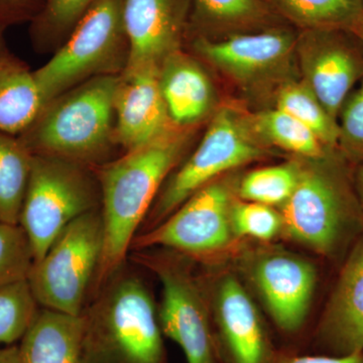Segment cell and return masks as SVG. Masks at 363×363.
Instances as JSON below:
<instances>
[{
  "label": "cell",
  "mask_w": 363,
  "mask_h": 363,
  "mask_svg": "<svg viewBox=\"0 0 363 363\" xmlns=\"http://www.w3.org/2000/svg\"><path fill=\"white\" fill-rule=\"evenodd\" d=\"M159 71L147 68L121 74L114 101L116 140L126 152L155 142L178 128L169 118Z\"/></svg>",
  "instance_id": "obj_16"
},
{
  "label": "cell",
  "mask_w": 363,
  "mask_h": 363,
  "mask_svg": "<svg viewBox=\"0 0 363 363\" xmlns=\"http://www.w3.org/2000/svg\"><path fill=\"white\" fill-rule=\"evenodd\" d=\"M338 149L352 164H363V79L344 102L338 116Z\"/></svg>",
  "instance_id": "obj_31"
},
{
  "label": "cell",
  "mask_w": 363,
  "mask_h": 363,
  "mask_svg": "<svg viewBox=\"0 0 363 363\" xmlns=\"http://www.w3.org/2000/svg\"><path fill=\"white\" fill-rule=\"evenodd\" d=\"M353 182L363 214V164H355L353 167Z\"/></svg>",
  "instance_id": "obj_35"
},
{
  "label": "cell",
  "mask_w": 363,
  "mask_h": 363,
  "mask_svg": "<svg viewBox=\"0 0 363 363\" xmlns=\"http://www.w3.org/2000/svg\"><path fill=\"white\" fill-rule=\"evenodd\" d=\"M35 259L20 224L0 222V286L28 281Z\"/></svg>",
  "instance_id": "obj_30"
},
{
  "label": "cell",
  "mask_w": 363,
  "mask_h": 363,
  "mask_svg": "<svg viewBox=\"0 0 363 363\" xmlns=\"http://www.w3.org/2000/svg\"><path fill=\"white\" fill-rule=\"evenodd\" d=\"M119 75L89 79L48 102L18 135L32 155L89 168L108 162L116 145L114 101Z\"/></svg>",
  "instance_id": "obj_4"
},
{
  "label": "cell",
  "mask_w": 363,
  "mask_h": 363,
  "mask_svg": "<svg viewBox=\"0 0 363 363\" xmlns=\"http://www.w3.org/2000/svg\"><path fill=\"white\" fill-rule=\"evenodd\" d=\"M45 0H0V23L6 26L33 20Z\"/></svg>",
  "instance_id": "obj_32"
},
{
  "label": "cell",
  "mask_w": 363,
  "mask_h": 363,
  "mask_svg": "<svg viewBox=\"0 0 363 363\" xmlns=\"http://www.w3.org/2000/svg\"><path fill=\"white\" fill-rule=\"evenodd\" d=\"M231 225L238 240L252 238L262 243L271 242L283 230L279 210L238 197L231 207Z\"/></svg>",
  "instance_id": "obj_29"
},
{
  "label": "cell",
  "mask_w": 363,
  "mask_h": 363,
  "mask_svg": "<svg viewBox=\"0 0 363 363\" xmlns=\"http://www.w3.org/2000/svg\"><path fill=\"white\" fill-rule=\"evenodd\" d=\"M274 363H363V353L333 357V355H301L290 351H278Z\"/></svg>",
  "instance_id": "obj_33"
},
{
  "label": "cell",
  "mask_w": 363,
  "mask_h": 363,
  "mask_svg": "<svg viewBox=\"0 0 363 363\" xmlns=\"http://www.w3.org/2000/svg\"><path fill=\"white\" fill-rule=\"evenodd\" d=\"M269 7L303 30H352L363 21L362 0H267Z\"/></svg>",
  "instance_id": "obj_21"
},
{
  "label": "cell",
  "mask_w": 363,
  "mask_h": 363,
  "mask_svg": "<svg viewBox=\"0 0 363 363\" xmlns=\"http://www.w3.org/2000/svg\"><path fill=\"white\" fill-rule=\"evenodd\" d=\"M0 363H21L18 343L0 345Z\"/></svg>",
  "instance_id": "obj_34"
},
{
  "label": "cell",
  "mask_w": 363,
  "mask_h": 363,
  "mask_svg": "<svg viewBox=\"0 0 363 363\" xmlns=\"http://www.w3.org/2000/svg\"><path fill=\"white\" fill-rule=\"evenodd\" d=\"M351 30H352L363 43V21H360V23Z\"/></svg>",
  "instance_id": "obj_36"
},
{
  "label": "cell",
  "mask_w": 363,
  "mask_h": 363,
  "mask_svg": "<svg viewBox=\"0 0 363 363\" xmlns=\"http://www.w3.org/2000/svg\"><path fill=\"white\" fill-rule=\"evenodd\" d=\"M160 85L169 118L177 128L201 121L214 104V88L202 67L180 50L162 62Z\"/></svg>",
  "instance_id": "obj_18"
},
{
  "label": "cell",
  "mask_w": 363,
  "mask_h": 363,
  "mask_svg": "<svg viewBox=\"0 0 363 363\" xmlns=\"http://www.w3.org/2000/svg\"><path fill=\"white\" fill-rule=\"evenodd\" d=\"M298 54L304 83L335 121L351 91L363 79V43L352 30H303Z\"/></svg>",
  "instance_id": "obj_13"
},
{
  "label": "cell",
  "mask_w": 363,
  "mask_h": 363,
  "mask_svg": "<svg viewBox=\"0 0 363 363\" xmlns=\"http://www.w3.org/2000/svg\"><path fill=\"white\" fill-rule=\"evenodd\" d=\"M313 343L317 354L363 353V233L348 250Z\"/></svg>",
  "instance_id": "obj_14"
},
{
  "label": "cell",
  "mask_w": 363,
  "mask_h": 363,
  "mask_svg": "<svg viewBox=\"0 0 363 363\" xmlns=\"http://www.w3.org/2000/svg\"><path fill=\"white\" fill-rule=\"evenodd\" d=\"M200 274L222 363H274L278 350L238 274L218 267Z\"/></svg>",
  "instance_id": "obj_12"
},
{
  "label": "cell",
  "mask_w": 363,
  "mask_h": 363,
  "mask_svg": "<svg viewBox=\"0 0 363 363\" xmlns=\"http://www.w3.org/2000/svg\"><path fill=\"white\" fill-rule=\"evenodd\" d=\"M98 208L101 190L95 169L33 155L18 224L30 240L35 262L72 221Z\"/></svg>",
  "instance_id": "obj_7"
},
{
  "label": "cell",
  "mask_w": 363,
  "mask_h": 363,
  "mask_svg": "<svg viewBox=\"0 0 363 363\" xmlns=\"http://www.w3.org/2000/svg\"><path fill=\"white\" fill-rule=\"evenodd\" d=\"M104 240L101 208L63 229L28 274V286L40 307L81 316L90 300Z\"/></svg>",
  "instance_id": "obj_9"
},
{
  "label": "cell",
  "mask_w": 363,
  "mask_h": 363,
  "mask_svg": "<svg viewBox=\"0 0 363 363\" xmlns=\"http://www.w3.org/2000/svg\"><path fill=\"white\" fill-rule=\"evenodd\" d=\"M32 159L18 135L0 130V222L18 224Z\"/></svg>",
  "instance_id": "obj_23"
},
{
  "label": "cell",
  "mask_w": 363,
  "mask_h": 363,
  "mask_svg": "<svg viewBox=\"0 0 363 363\" xmlns=\"http://www.w3.org/2000/svg\"><path fill=\"white\" fill-rule=\"evenodd\" d=\"M39 309L28 281L0 286V345L20 342Z\"/></svg>",
  "instance_id": "obj_28"
},
{
  "label": "cell",
  "mask_w": 363,
  "mask_h": 363,
  "mask_svg": "<svg viewBox=\"0 0 363 363\" xmlns=\"http://www.w3.org/2000/svg\"><path fill=\"white\" fill-rule=\"evenodd\" d=\"M252 123L262 142L272 143L303 159H320L338 150L327 147L310 128L278 108L257 114Z\"/></svg>",
  "instance_id": "obj_24"
},
{
  "label": "cell",
  "mask_w": 363,
  "mask_h": 363,
  "mask_svg": "<svg viewBox=\"0 0 363 363\" xmlns=\"http://www.w3.org/2000/svg\"><path fill=\"white\" fill-rule=\"evenodd\" d=\"M297 40L288 28H271L262 32L233 33L220 40L200 37L195 48L224 73L250 83L283 67Z\"/></svg>",
  "instance_id": "obj_17"
},
{
  "label": "cell",
  "mask_w": 363,
  "mask_h": 363,
  "mask_svg": "<svg viewBox=\"0 0 363 363\" xmlns=\"http://www.w3.org/2000/svg\"><path fill=\"white\" fill-rule=\"evenodd\" d=\"M264 143L253 130L252 119L222 107L195 152L164 182L136 235L161 223L203 186L266 156Z\"/></svg>",
  "instance_id": "obj_8"
},
{
  "label": "cell",
  "mask_w": 363,
  "mask_h": 363,
  "mask_svg": "<svg viewBox=\"0 0 363 363\" xmlns=\"http://www.w3.org/2000/svg\"><path fill=\"white\" fill-rule=\"evenodd\" d=\"M236 266L286 335L304 326L316 290L318 272L310 260L285 248L262 243L238 252Z\"/></svg>",
  "instance_id": "obj_11"
},
{
  "label": "cell",
  "mask_w": 363,
  "mask_h": 363,
  "mask_svg": "<svg viewBox=\"0 0 363 363\" xmlns=\"http://www.w3.org/2000/svg\"><path fill=\"white\" fill-rule=\"evenodd\" d=\"M81 316V363H167L156 301L130 260L93 294Z\"/></svg>",
  "instance_id": "obj_2"
},
{
  "label": "cell",
  "mask_w": 363,
  "mask_h": 363,
  "mask_svg": "<svg viewBox=\"0 0 363 363\" xmlns=\"http://www.w3.org/2000/svg\"><path fill=\"white\" fill-rule=\"evenodd\" d=\"M277 108L304 124L331 150H338L339 126L304 82L288 83L279 90Z\"/></svg>",
  "instance_id": "obj_25"
},
{
  "label": "cell",
  "mask_w": 363,
  "mask_h": 363,
  "mask_svg": "<svg viewBox=\"0 0 363 363\" xmlns=\"http://www.w3.org/2000/svg\"><path fill=\"white\" fill-rule=\"evenodd\" d=\"M128 54L123 0H96L56 54L33 71L44 105L89 79L123 73Z\"/></svg>",
  "instance_id": "obj_6"
},
{
  "label": "cell",
  "mask_w": 363,
  "mask_h": 363,
  "mask_svg": "<svg viewBox=\"0 0 363 363\" xmlns=\"http://www.w3.org/2000/svg\"><path fill=\"white\" fill-rule=\"evenodd\" d=\"M128 260L162 285L157 318L162 335L180 346L187 363H222L213 320L196 264L167 248L130 250Z\"/></svg>",
  "instance_id": "obj_5"
},
{
  "label": "cell",
  "mask_w": 363,
  "mask_h": 363,
  "mask_svg": "<svg viewBox=\"0 0 363 363\" xmlns=\"http://www.w3.org/2000/svg\"><path fill=\"white\" fill-rule=\"evenodd\" d=\"M298 177V162L255 169L243 177L236 194L245 201L279 208L292 194Z\"/></svg>",
  "instance_id": "obj_26"
},
{
  "label": "cell",
  "mask_w": 363,
  "mask_h": 363,
  "mask_svg": "<svg viewBox=\"0 0 363 363\" xmlns=\"http://www.w3.org/2000/svg\"><path fill=\"white\" fill-rule=\"evenodd\" d=\"M362 7H363V0H362Z\"/></svg>",
  "instance_id": "obj_38"
},
{
  "label": "cell",
  "mask_w": 363,
  "mask_h": 363,
  "mask_svg": "<svg viewBox=\"0 0 363 363\" xmlns=\"http://www.w3.org/2000/svg\"><path fill=\"white\" fill-rule=\"evenodd\" d=\"M193 20L206 32H240L267 26L274 13L264 0H192Z\"/></svg>",
  "instance_id": "obj_22"
},
{
  "label": "cell",
  "mask_w": 363,
  "mask_h": 363,
  "mask_svg": "<svg viewBox=\"0 0 363 363\" xmlns=\"http://www.w3.org/2000/svg\"><path fill=\"white\" fill-rule=\"evenodd\" d=\"M44 106L33 71L0 50V130L20 135Z\"/></svg>",
  "instance_id": "obj_20"
},
{
  "label": "cell",
  "mask_w": 363,
  "mask_h": 363,
  "mask_svg": "<svg viewBox=\"0 0 363 363\" xmlns=\"http://www.w3.org/2000/svg\"><path fill=\"white\" fill-rule=\"evenodd\" d=\"M82 316L40 307L20 342L21 363H81Z\"/></svg>",
  "instance_id": "obj_19"
},
{
  "label": "cell",
  "mask_w": 363,
  "mask_h": 363,
  "mask_svg": "<svg viewBox=\"0 0 363 363\" xmlns=\"http://www.w3.org/2000/svg\"><path fill=\"white\" fill-rule=\"evenodd\" d=\"M224 176L203 186L154 228L138 234L130 250L161 247L185 255L203 267L221 264L236 250L231 225L234 186Z\"/></svg>",
  "instance_id": "obj_10"
},
{
  "label": "cell",
  "mask_w": 363,
  "mask_h": 363,
  "mask_svg": "<svg viewBox=\"0 0 363 363\" xmlns=\"http://www.w3.org/2000/svg\"><path fill=\"white\" fill-rule=\"evenodd\" d=\"M192 0H123L128 35V64L124 71L160 69L179 51Z\"/></svg>",
  "instance_id": "obj_15"
},
{
  "label": "cell",
  "mask_w": 363,
  "mask_h": 363,
  "mask_svg": "<svg viewBox=\"0 0 363 363\" xmlns=\"http://www.w3.org/2000/svg\"><path fill=\"white\" fill-rule=\"evenodd\" d=\"M298 162L292 194L281 207V234L317 255L335 259L350 250L363 233L353 164L340 150Z\"/></svg>",
  "instance_id": "obj_3"
},
{
  "label": "cell",
  "mask_w": 363,
  "mask_h": 363,
  "mask_svg": "<svg viewBox=\"0 0 363 363\" xmlns=\"http://www.w3.org/2000/svg\"><path fill=\"white\" fill-rule=\"evenodd\" d=\"M6 26L0 23V50L6 48V39H4V33H6Z\"/></svg>",
  "instance_id": "obj_37"
},
{
  "label": "cell",
  "mask_w": 363,
  "mask_h": 363,
  "mask_svg": "<svg viewBox=\"0 0 363 363\" xmlns=\"http://www.w3.org/2000/svg\"><path fill=\"white\" fill-rule=\"evenodd\" d=\"M188 140L178 128L95 169L101 190L104 240L91 297L128 262L131 242L164 182L183 159Z\"/></svg>",
  "instance_id": "obj_1"
},
{
  "label": "cell",
  "mask_w": 363,
  "mask_h": 363,
  "mask_svg": "<svg viewBox=\"0 0 363 363\" xmlns=\"http://www.w3.org/2000/svg\"><path fill=\"white\" fill-rule=\"evenodd\" d=\"M96 0H45L32 21L30 33L40 49L68 38L79 21Z\"/></svg>",
  "instance_id": "obj_27"
}]
</instances>
